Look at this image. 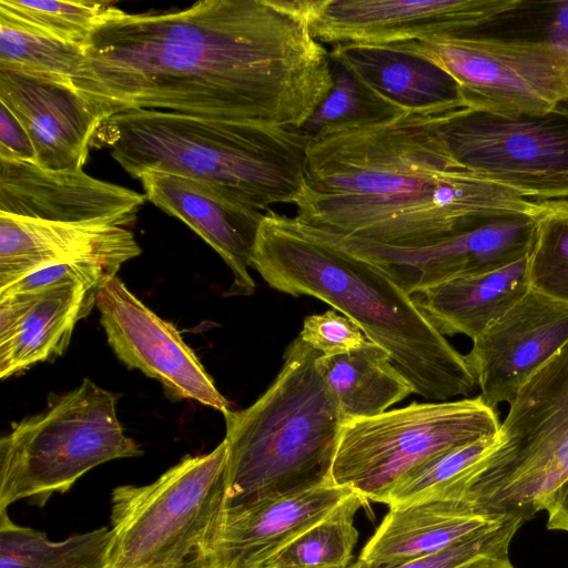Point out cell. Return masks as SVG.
I'll list each match as a JSON object with an SVG mask.
<instances>
[{
  "label": "cell",
  "instance_id": "obj_1",
  "mask_svg": "<svg viewBox=\"0 0 568 568\" xmlns=\"http://www.w3.org/2000/svg\"><path fill=\"white\" fill-rule=\"evenodd\" d=\"M72 82L102 121L148 109L298 130L333 79L304 0H203L106 22Z\"/></svg>",
  "mask_w": 568,
  "mask_h": 568
},
{
  "label": "cell",
  "instance_id": "obj_2",
  "mask_svg": "<svg viewBox=\"0 0 568 568\" xmlns=\"http://www.w3.org/2000/svg\"><path fill=\"white\" fill-rule=\"evenodd\" d=\"M449 108L403 113L310 142L295 219L331 234L396 248L433 244L488 209L539 210L462 168L438 126Z\"/></svg>",
  "mask_w": 568,
  "mask_h": 568
},
{
  "label": "cell",
  "instance_id": "obj_3",
  "mask_svg": "<svg viewBox=\"0 0 568 568\" xmlns=\"http://www.w3.org/2000/svg\"><path fill=\"white\" fill-rule=\"evenodd\" d=\"M251 267L274 290L318 298L352 320L426 400L446 402L476 389L466 355L430 324L408 293L382 268L294 216L272 210L264 214Z\"/></svg>",
  "mask_w": 568,
  "mask_h": 568
},
{
  "label": "cell",
  "instance_id": "obj_4",
  "mask_svg": "<svg viewBox=\"0 0 568 568\" xmlns=\"http://www.w3.org/2000/svg\"><path fill=\"white\" fill-rule=\"evenodd\" d=\"M97 136L134 179L162 172L203 181L266 213L301 196L312 141L273 124L148 109L111 115Z\"/></svg>",
  "mask_w": 568,
  "mask_h": 568
},
{
  "label": "cell",
  "instance_id": "obj_5",
  "mask_svg": "<svg viewBox=\"0 0 568 568\" xmlns=\"http://www.w3.org/2000/svg\"><path fill=\"white\" fill-rule=\"evenodd\" d=\"M321 355L297 336L270 387L247 408L223 412V509L250 507L332 479L345 419L317 368Z\"/></svg>",
  "mask_w": 568,
  "mask_h": 568
},
{
  "label": "cell",
  "instance_id": "obj_6",
  "mask_svg": "<svg viewBox=\"0 0 568 568\" xmlns=\"http://www.w3.org/2000/svg\"><path fill=\"white\" fill-rule=\"evenodd\" d=\"M508 405L480 470L456 500L474 515L527 521L568 478V344Z\"/></svg>",
  "mask_w": 568,
  "mask_h": 568
},
{
  "label": "cell",
  "instance_id": "obj_7",
  "mask_svg": "<svg viewBox=\"0 0 568 568\" xmlns=\"http://www.w3.org/2000/svg\"><path fill=\"white\" fill-rule=\"evenodd\" d=\"M118 395L84 378L0 439V511L18 500L42 507L92 468L143 454L116 414Z\"/></svg>",
  "mask_w": 568,
  "mask_h": 568
},
{
  "label": "cell",
  "instance_id": "obj_8",
  "mask_svg": "<svg viewBox=\"0 0 568 568\" xmlns=\"http://www.w3.org/2000/svg\"><path fill=\"white\" fill-rule=\"evenodd\" d=\"M227 445L185 456L148 485L111 495L108 568H165L191 557L221 510Z\"/></svg>",
  "mask_w": 568,
  "mask_h": 568
},
{
  "label": "cell",
  "instance_id": "obj_9",
  "mask_svg": "<svg viewBox=\"0 0 568 568\" xmlns=\"http://www.w3.org/2000/svg\"><path fill=\"white\" fill-rule=\"evenodd\" d=\"M494 408L480 396L413 403L343 423L331 478L367 504H385L394 485L433 456L499 428Z\"/></svg>",
  "mask_w": 568,
  "mask_h": 568
},
{
  "label": "cell",
  "instance_id": "obj_10",
  "mask_svg": "<svg viewBox=\"0 0 568 568\" xmlns=\"http://www.w3.org/2000/svg\"><path fill=\"white\" fill-rule=\"evenodd\" d=\"M438 126L465 170L534 202L568 200V104L539 114L449 108Z\"/></svg>",
  "mask_w": 568,
  "mask_h": 568
},
{
  "label": "cell",
  "instance_id": "obj_11",
  "mask_svg": "<svg viewBox=\"0 0 568 568\" xmlns=\"http://www.w3.org/2000/svg\"><path fill=\"white\" fill-rule=\"evenodd\" d=\"M385 45L442 67L468 106L539 114L568 104V49L556 44L460 36Z\"/></svg>",
  "mask_w": 568,
  "mask_h": 568
},
{
  "label": "cell",
  "instance_id": "obj_12",
  "mask_svg": "<svg viewBox=\"0 0 568 568\" xmlns=\"http://www.w3.org/2000/svg\"><path fill=\"white\" fill-rule=\"evenodd\" d=\"M539 210L479 211L435 243L396 248L316 230L345 251L382 268L413 295L440 283L497 270L528 257ZM314 229V227H313Z\"/></svg>",
  "mask_w": 568,
  "mask_h": 568
},
{
  "label": "cell",
  "instance_id": "obj_13",
  "mask_svg": "<svg viewBox=\"0 0 568 568\" xmlns=\"http://www.w3.org/2000/svg\"><path fill=\"white\" fill-rule=\"evenodd\" d=\"M513 0H305L321 43L393 44L460 37Z\"/></svg>",
  "mask_w": 568,
  "mask_h": 568
},
{
  "label": "cell",
  "instance_id": "obj_14",
  "mask_svg": "<svg viewBox=\"0 0 568 568\" xmlns=\"http://www.w3.org/2000/svg\"><path fill=\"white\" fill-rule=\"evenodd\" d=\"M95 306L110 346L128 368L160 382L175 400L193 399L221 413L231 409L176 327L150 310L119 277L101 287Z\"/></svg>",
  "mask_w": 568,
  "mask_h": 568
},
{
  "label": "cell",
  "instance_id": "obj_15",
  "mask_svg": "<svg viewBox=\"0 0 568 568\" xmlns=\"http://www.w3.org/2000/svg\"><path fill=\"white\" fill-rule=\"evenodd\" d=\"M568 344V304L530 288L466 354L480 397L509 404L523 385Z\"/></svg>",
  "mask_w": 568,
  "mask_h": 568
},
{
  "label": "cell",
  "instance_id": "obj_16",
  "mask_svg": "<svg viewBox=\"0 0 568 568\" xmlns=\"http://www.w3.org/2000/svg\"><path fill=\"white\" fill-rule=\"evenodd\" d=\"M352 493L329 479L250 507L221 508L189 562L192 568H265L275 554Z\"/></svg>",
  "mask_w": 568,
  "mask_h": 568
},
{
  "label": "cell",
  "instance_id": "obj_17",
  "mask_svg": "<svg viewBox=\"0 0 568 568\" xmlns=\"http://www.w3.org/2000/svg\"><path fill=\"white\" fill-rule=\"evenodd\" d=\"M145 194L80 170H47L36 162L0 160V213L74 224H132Z\"/></svg>",
  "mask_w": 568,
  "mask_h": 568
},
{
  "label": "cell",
  "instance_id": "obj_18",
  "mask_svg": "<svg viewBox=\"0 0 568 568\" xmlns=\"http://www.w3.org/2000/svg\"><path fill=\"white\" fill-rule=\"evenodd\" d=\"M0 103L26 129L39 166L82 169L103 121L72 80L0 69Z\"/></svg>",
  "mask_w": 568,
  "mask_h": 568
},
{
  "label": "cell",
  "instance_id": "obj_19",
  "mask_svg": "<svg viewBox=\"0 0 568 568\" xmlns=\"http://www.w3.org/2000/svg\"><path fill=\"white\" fill-rule=\"evenodd\" d=\"M139 180L146 200L185 223L223 258L233 274L226 295H251L255 282L248 267L265 213L203 181L162 172H145Z\"/></svg>",
  "mask_w": 568,
  "mask_h": 568
},
{
  "label": "cell",
  "instance_id": "obj_20",
  "mask_svg": "<svg viewBox=\"0 0 568 568\" xmlns=\"http://www.w3.org/2000/svg\"><path fill=\"white\" fill-rule=\"evenodd\" d=\"M140 253V245L126 227L0 213V288L59 263H95L118 273L122 264Z\"/></svg>",
  "mask_w": 568,
  "mask_h": 568
},
{
  "label": "cell",
  "instance_id": "obj_21",
  "mask_svg": "<svg viewBox=\"0 0 568 568\" xmlns=\"http://www.w3.org/2000/svg\"><path fill=\"white\" fill-rule=\"evenodd\" d=\"M100 290L83 283L0 294V378L61 356Z\"/></svg>",
  "mask_w": 568,
  "mask_h": 568
},
{
  "label": "cell",
  "instance_id": "obj_22",
  "mask_svg": "<svg viewBox=\"0 0 568 568\" xmlns=\"http://www.w3.org/2000/svg\"><path fill=\"white\" fill-rule=\"evenodd\" d=\"M329 54L369 90L403 111L459 108L466 102L458 82L442 67L385 44L339 43Z\"/></svg>",
  "mask_w": 568,
  "mask_h": 568
},
{
  "label": "cell",
  "instance_id": "obj_23",
  "mask_svg": "<svg viewBox=\"0 0 568 568\" xmlns=\"http://www.w3.org/2000/svg\"><path fill=\"white\" fill-rule=\"evenodd\" d=\"M506 520L474 515L456 499L430 498L389 507L358 559L372 565L400 562L437 552Z\"/></svg>",
  "mask_w": 568,
  "mask_h": 568
},
{
  "label": "cell",
  "instance_id": "obj_24",
  "mask_svg": "<svg viewBox=\"0 0 568 568\" xmlns=\"http://www.w3.org/2000/svg\"><path fill=\"white\" fill-rule=\"evenodd\" d=\"M529 290L526 257L497 270L440 283L410 296L440 334H462L473 341Z\"/></svg>",
  "mask_w": 568,
  "mask_h": 568
},
{
  "label": "cell",
  "instance_id": "obj_25",
  "mask_svg": "<svg viewBox=\"0 0 568 568\" xmlns=\"http://www.w3.org/2000/svg\"><path fill=\"white\" fill-rule=\"evenodd\" d=\"M316 365L345 420L378 415L414 394L388 354L372 342L346 354L321 355Z\"/></svg>",
  "mask_w": 568,
  "mask_h": 568
},
{
  "label": "cell",
  "instance_id": "obj_26",
  "mask_svg": "<svg viewBox=\"0 0 568 568\" xmlns=\"http://www.w3.org/2000/svg\"><path fill=\"white\" fill-rule=\"evenodd\" d=\"M111 530L100 527L52 541L37 529L14 524L0 511V568H108Z\"/></svg>",
  "mask_w": 568,
  "mask_h": 568
},
{
  "label": "cell",
  "instance_id": "obj_27",
  "mask_svg": "<svg viewBox=\"0 0 568 568\" xmlns=\"http://www.w3.org/2000/svg\"><path fill=\"white\" fill-rule=\"evenodd\" d=\"M364 505L363 498L352 493L275 554L265 568H347L358 539L355 515Z\"/></svg>",
  "mask_w": 568,
  "mask_h": 568
},
{
  "label": "cell",
  "instance_id": "obj_28",
  "mask_svg": "<svg viewBox=\"0 0 568 568\" xmlns=\"http://www.w3.org/2000/svg\"><path fill=\"white\" fill-rule=\"evenodd\" d=\"M329 57L332 88L298 132L314 140L341 130L374 125L404 112L369 90L339 60Z\"/></svg>",
  "mask_w": 568,
  "mask_h": 568
},
{
  "label": "cell",
  "instance_id": "obj_29",
  "mask_svg": "<svg viewBox=\"0 0 568 568\" xmlns=\"http://www.w3.org/2000/svg\"><path fill=\"white\" fill-rule=\"evenodd\" d=\"M495 435L444 450L410 469L390 489L385 504L396 507L452 498L480 469Z\"/></svg>",
  "mask_w": 568,
  "mask_h": 568
},
{
  "label": "cell",
  "instance_id": "obj_30",
  "mask_svg": "<svg viewBox=\"0 0 568 568\" xmlns=\"http://www.w3.org/2000/svg\"><path fill=\"white\" fill-rule=\"evenodd\" d=\"M124 13L109 2L0 0V16L84 48L98 29Z\"/></svg>",
  "mask_w": 568,
  "mask_h": 568
},
{
  "label": "cell",
  "instance_id": "obj_31",
  "mask_svg": "<svg viewBox=\"0 0 568 568\" xmlns=\"http://www.w3.org/2000/svg\"><path fill=\"white\" fill-rule=\"evenodd\" d=\"M85 48L69 43L0 16V69L74 79Z\"/></svg>",
  "mask_w": 568,
  "mask_h": 568
},
{
  "label": "cell",
  "instance_id": "obj_32",
  "mask_svg": "<svg viewBox=\"0 0 568 568\" xmlns=\"http://www.w3.org/2000/svg\"><path fill=\"white\" fill-rule=\"evenodd\" d=\"M530 288L568 304V200L544 202L528 255Z\"/></svg>",
  "mask_w": 568,
  "mask_h": 568
},
{
  "label": "cell",
  "instance_id": "obj_33",
  "mask_svg": "<svg viewBox=\"0 0 568 568\" xmlns=\"http://www.w3.org/2000/svg\"><path fill=\"white\" fill-rule=\"evenodd\" d=\"M465 36L547 42L568 49V0H513Z\"/></svg>",
  "mask_w": 568,
  "mask_h": 568
},
{
  "label": "cell",
  "instance_id": "obj_34",
  "mask_svg": "<svg viewBox=\"0 0 568 568\" xmlns=\"http://www.w3.org/2000/svg\"><path fill=\"white\" fill-rule=\"evenodd\" d=\"M526 521L511 518L504 524L468 536L434 554L400 562L372 565L357 559L347 568H456L483 556H508L510 541Z\"/></svg>",
  "mask_w": 568,
  "mask_h": 568
},
{
  "label": "cell",
  "instance_id": "obj_35",
  "mask_svg": "<svg viewBox=\"0 0 568 568\" xmlns=\"http://www.w3.org/2000/svg\"><path fill=\"white\" fill-rule=\"evenodd\" d=\"M298 337L323 356L346 354L371 342L352 320L333 310L306 316Z\"/></svg>",
  "mask_w": 568,
  "mask_h": 568
},
{
  "label": "cell",
  "instance_id": "obj_36",
  "mask_svg": "<svg viewBox=\"0 0 568 568\" xmlns=\"http://www.w3.org/2000/svg\"><path fill=\"white\" fill-rule=\"evenodd\" d=\"M0 160L36 162L32 142L16 115L0 103Z\"/></svg>",
  "mask_w": 568,
  "mask_h": 568
},
{
  "label": "cell",
  "instance_id": "obj_37",
  "mask_svg": "<svg viewBox=\"0 0 568 568\" xmlns=\"http://www.w3.org/2000/svg\"><path fill=\"white\" fill-rule=\"evenodd\" d=\"M544 510L548 529L568 532V478L551 494Z\"/></svg>",
  "mask_w": 568,
  "mask_h": 568
},
{
  "label": "cell",
  "instance_id": "obj_38",
  "mask_svg": "<svg viewBox=\"0 0 568 568\" xmlns=\"http://www.w3.org/2000/svg\"><path fill=\"white\" fill-rule=\"evenodd\" d=\"M456 568H515L508 556H483Z\"/></svg>",
  "mask_w": 568,
  "mask_h": 568
},
{
  "label": "cell",
  "instance_id": "obj_39",
  "mask_svg": "<svg viewBox=\"0 0 568 568\" xmlns=\"http://www.w3.org/2000/svg\"><path fill=\"white\" fill-rule=\"evenodd\" d=\"M165 568H192V567H191L190 562L186 560L185 562L173 565V566H169V567H165Z\"/></svg>",
  "mask_w": 568,
  "mask_h": 568
}]
</instances>
